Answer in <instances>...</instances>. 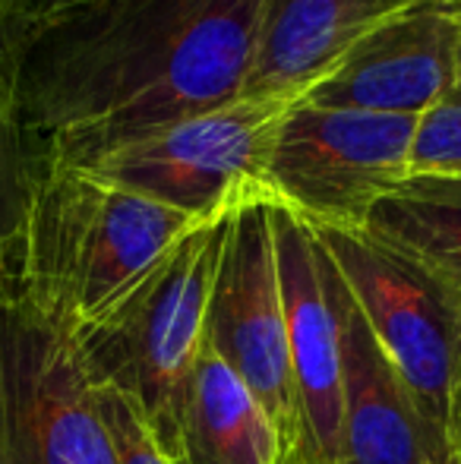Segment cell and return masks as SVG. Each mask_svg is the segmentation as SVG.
I'll use <instances>...</instances> for the list:
<instances>
[{
  "mask_svg": "<svg viewBox=\"0 0 461 464\" xmlns=\"http://www.w3.org/2000/svg\"><path fill=\"white\" fill-rule=\"evenodd\" d=\"M294 464H297V461H294Z\"/></svg>",
  "mask_w": 461,
  "mask_h": 464,
  "instance_id": "cb8c5ba5",
  "label": "cell"
},
{
  "mask_svg": "<svg viewBox=\"0 0 461 464\" xmlns=\"http://www.w3.org/2000/svg\"><path fill=\"white\" fill-rule=\"evenodd\" d=\"M363 313L376 344L399 370L439 464H456L461 408V294L363 227L313 225Z\"/></svg>",
  "mask_w": 461,
  "mask_h": 464,
  "instance_id": "277c9868",
  "label": "cell"
},
{
  "mask_svg": "<svg viewBox=\"0 0 461 464\" xmlns=\"http://www.w3.org/2000/svg\"><path fill=\"white\" fill-rule=\"evenodd\" d=\"M99 411L114 449V464H174L130 398L114 389H99Z\"/></svg>",
  "mask_w": 461,
  "mask_h": 464,
  "instance_id": "e0dca14e",
  "label": "cell"
},
{
  "mask_svg": "<svg viewBox=\"0 0 461 464\" xmlns=\"http://www.w3.org/2000/svg\"><path fill=\"white\" fill-rule=\"evenodd\" d=\"M427 6H446V10H461V0H418Z\"/></svg>",
  "mask_w": 461,
  "mask_h": 464,
  "instance_id": "d6986e66",
  "label": "cell"
},
{
  "mask_svg": "<svg viewBox=\"0 0 461 464\" xmlns=\"http://www.w3.org/2000/svg\"><path fill=\"white\" fill-rule=\"evenodd\" d=\"M458 10L411 6L354 42L297 102L420 117L456 89Z\"/></svg>",
  "mask_w": 461,
  "mask_h": 464,
  "instance_id": "30bf717a",
  "label": "cell"
},
{
  "mask_svg": "<svg viewBox=\"0 0 461 464\" xmlns=\"http://www.w3.org/2000/svg\"><path fill=\"white\" fill-rule=\"evenodd\" d=\"M29 4H44V0H29Z\"/></svg>",
  "mask_w": 461,
  "mask_h": 464,
  "instance_id": "7402d4cb",
  "label": "cell"
},
{
  "mask_svg": "<svg viewBox=\"0 0 461 464\" xmlns=\"http://www.w3.org/2000/svg\"><path fill=\"white\" fill-rule=\"evenodd\" d=\"M411 174H458L461 178V98H446L418 117Z\"/></svg>",
  "mask_w": 461,
  "mask_h": 464,
  "instance_id": "2e32d148",
  "label": "cell"
},
{
  "mask_svg": "<svg viewBox=\"0 0 461 464\" xmlns=\"http://www.w3.org/2000/svg\"><path fill=\"white\" fill-rule=\"evenodd\" d=\"M0 6H4V10H23V6H29V0H0Z\"/></svg>",
  "mask_w": 461,
  "mask_h": 464,
  "instance_id": "44dd1931",
  "label": "cell"
},
{
  "mask_svg": "<svg viewBox=\"0 0 461 464\" xmlns=\"http://www.w3.org/2000/svg\"><path fill=\"white\" fill-rule=\"evenodd\" d=\"M452 461L461 464V408H458V427H456V455H452Z\"/></svg>",
  "mask_w": 461,
  "mask_h": 464,
  "instance_id": "ffe728a7",
  "label": "cell"
},
{
  "mask_svg": "<svg viewBox=\"0 0 461 464\" xmlns=\"http://www.w3.org/2000/svg\"><path fill=\"white\" fill-rule=\"evenodd\" d=\"M418 117L291 102L269 159V199L320 227H363L411 178Z\"/></svg>",
  "mask_w": 461,
  "mask_h": 464,
  "instance_id": "52a82bcc",
  "label": "cell"
},
{
  "mask_svg": "<svg viewBox=\"0 0 461 464\" xmlns=\"http://www.w3.org/2000/svg\"><path fill=\"white\" fill-rule=\"evenodd\" d=\"M335 304L341 332V464H439L399 370L376 344L339 269Z\"/></svg>",
  "mask_w": 461,
  "mask_h": 464,
  "instance_id": "8fae6325",
  "label": "cell"
},
{
  "mask_svg": "<svg viewBox=\"0 0 461 464\" xmlns=\"http://www.w3.org/2000/svg\"><path fill=\"white\" fill-rule=\"evenodd\" d=\"M206 344L244 379L288 446V459H294L301 446V417L269 199L244 202L228 215L206 306Z\"/></svg>",
  "mask_w": 461,
  "mask_h": 464,
  "instance_id": "ba28073f",
  "label": "cell"
},
{
  "mask_svg": "<svg viewBox=\"0 0 461 464\" xmlns=\"http://www.w3.org/2000/svg\"><path fill=\"white\" fill-rule=\"evenodd\" d=\"M0 464H114L73 325L23 281L0 294Z\"/></svg>",
  "mask_w": 461,
  "mask_h": 464,
  "instance_id": "5b68a950",
  "label": "cell"
},
{
  "mask_svg": "<svg viewBox=\"0 0 461 464\" xmlns=\"http://www.w3.org/2000/svg\"><path fill=\"white\" fill-rule=\"evenodd\" d=\"M301 446L291 461L341 464V332L335 266L313 225L269 199Z\"/></svg>",
  "mask_w": 461,
  "mask_h": 464,
  "instance_id": "9c48e42d",
  "label": "cell"
},
{
  "mask_svg": "<svg viewBox=\"0 0 461 464\" xmlns=\"http://www.w3.org/2000/svg\"><path fill=\"white\" fill-rule=\"evenodd\" d=\"M265 0H44L19 13V102L67 168L244 95Z\"/></svg>",
  "mask_w": 461,
  "mask_h": 464,
  "instance_id": "6da1fadb",
  "label": "cell"
},
{
  "mask_svg": "<svg viewBox=\"0 0 461 464\" xmlns=\"http://www.w3.org/2000/svg\"><path fill=\"white\" fill-rule=\"evenodd\" d=\"M284 464H294V461H291V459H288V461H284Z\"/></svg>",
  "mask_w": 461,
  "mask_h": 464,
  "instance_id": "603a6c76",
  "label": "cell"
},
{
  "mask_svg": "<svg viewBox=\"0 0 461 464\" xmlns=\"http://www.w3.org/2000/svg\"><path fill=\"white\" fill-rule=\"evenodd\" d=\"M19 13L0 6V294L19 281V256L44 159L19 102Z\"/></svg>",
  "mask_w": 461,
  "mask_h": 464,
  "instance_id": "9a60e30c",
  "label": "cell"
},
{
  "mask_svg": "<svg viewBox=\"0 0 461 464\" xmlns=\"http://www.w3.org/2000/svg\"><path fill=\"white\" fill-rule=\"evenodd\" d=\"M418 0H265L244 95L297 102L354 42Z\"/></svg>",
  "mask_w": 461,
  "mask_h": 464,
  "instance_id": "7c38bea8",
  "label": "cell"
},
{
  "mask_svg": "<svg viewBox=\"0 0 461 464\" xmlns=\"http://www.w3.org/2000/svg\"><path fill=\"white\" fill-rule=\"evenodd\" d=\"M288 446L244 379L206 344L190 379L174 464H284Z\"/></svg>",
  "mask_w": 461,
  "mask_h": 464,
  "instance_id": "4fadbf2b",
  "label": "cell"
},
{
  "mask_svg": "<svg viewBox=\"0 0 461 464\" xmlns=\"http://www.w3.org/2000/svg\"><path fill=\"white\" fill-rule=\"evenodd\" d=\"M228 215L193 225L114 310L73 329L95 389L130 398L171 461L180 455L184 401L206 348V306Z\"/></svg>",
  "mask_w": 461,
  "mask_h": 464,
  "instance_id": "3957f363",
  "label": "cell"
},
{
  "mask_svg": "<svg viewBox=\"0 0 461 464\" xmlns=\"http://www.w3.org/2000/svg\"><path fill=\"white\" fill-rule=\"evenodd\" d=\"M363 231L411 256L461 294L458 174H411L367 215Z\"/></svg>",
  "mask_w": 461,
  "mask_h": 464,
  "instance_id": "5bb4252c",
  "label": "cell"
},
{
  "mask_svg": "<svg viewBox=\"0 0 461 464\" xmlns=\"http://www.w3.org/2000/svg\"><path fill=\"white\" fill-rule=\"evenodd\" d=\"M193 225L190 215L44 159L19 281L82 329L114 310Z\"/></svg>",
  "mask_w": 461,
  "mask_h": 464,
  "instance_id": "7a4b0ae2",
  "label": "cell"
},
{
  "mask_svg": "<svg viewBox=\"0 0 461 464\" xmlns=\"http://www.w3.org/2000/svg\"><path fill=\"white\" fill-rule=\"evenodd\" d=\"M449 98H461V10H458V42H456V89Z\"/></svg>",
  "mask_w": 461,
  "mask_h": 464,
  "instance_id": "ac0fdd59",
  "label": "cell"
},
{
  "mask_svg": "<svg viewBox=\"0 0 461 464\" xmlns=\"http://www.w3.org/2000/svg\"><path fill=\"white\" fill-rule=\"evenodd\" d=\"M291 102L240 95L178 121L80 168L155 199L193 221H212L253 199H269V159Z\"/></svg>",
  "mask_w": 461,
  "mask_h": 464,
  "instance_id": "8992f818",
  "label": "cell"
}]
</instances>
